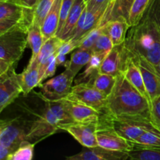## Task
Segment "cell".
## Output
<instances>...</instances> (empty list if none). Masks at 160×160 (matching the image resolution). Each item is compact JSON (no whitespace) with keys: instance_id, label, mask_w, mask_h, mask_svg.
I'll list each match as a JSON object with an SVG mask.
<instances>
[{"instance_id":"cell-41","label":"cell","mask_w":160,"mask_h":160,"mask_svg":"<svg viewBox=\"0 0 160 160\" xmlns=\"http://www.w3.org/2000/svg\"><path fill=\"white\" fill-rule=\"evenodd\" d=\"M12 67H14V66L0 58V77L6 74Z\"/></svg>"},{"instance_id":"cell-43","label":"cell","mask_w":160,"mask_h":160,"mask_svg":"<svg viewBox=\"0 0 160 160\" xmlns=\"http://www.w3.org/2000/svg\"><path fill=\"white\" fill-rule=\"evenodd\" d=\"M38 1V0H17V2H18L20 4L26 7L27 9H32V10L34 6H35Z\"/></svg>"},{"instance_id":"cell-47","label":"cell","mask_w":160,"mask_h":160,"mask_svg":"<svg viewBox=\"0 0 160 160\" xmlns=\"http://www.w3.org/2000/svg\"><path fill=\"white\" fill-rule=\"evenodd\" d=\"M84 1H85V2H87V1H88V0H84Z\"/></svg>"},{"instance_id":"cell-38","label":"cell","mask_w":160,"mask_h":160,"mask_svg":"<svg viewBox=\"0 0 160 160\" xmlns=\"http://www.w3.org/2000/svg\"><path fill=\"white\" fill-rule=\"evenodd\" d=\"M57 67L58 65L56 60V54H55L54 56H52L51 59H50L49 62H48V66H47L45 73H44L43 77H42V82H43L44 80L47 79V78H50V77H52L55 74Z\"/></svg>"},{"instance_id":"cell-23","label":"cell","mask_w":160,"mask_h":160,"mask_svg":"<svg viewBox=\"0 0 160 160\" xmlns=\"http://www.w3.org/2000/svg\"><path fill=\"white\" fill-rule=\"evenodd\" d=\"M85 8L86 2L84 0H74L73 6L69 12L68 17L66 20L65 24H64L62 31L57 35V37L60 38L64 41H67L70 38Z\"/></svg>"},{"instance_id":"cell-10","label":"cell","mask_w":160,"mask_h":160,"mask_svg":"<svg viewBox=\"0 0 160 160\" xmlns=\"http://www.w3.org/2000/svg\"><path fill=\"white\" fill-rule=\"evenodd\" d=\"M98 122L92 123H64L59 126L60 131L69 133L81 145L87 148L98 146L96 138V129Z\"/></svg>"},{"instance_id":"cell-32","label":"cell","mask_w":160,"mask_h":160,"mask_svg":"<svg viewBox=\"0 0 160 160\" xmlns=\"http://www.w3.org/2000/svg\"><path fill=\"white\" fill-rule=\"evenodd\" d=\"M133 142L147 148H160V130L147 131Z\"/></svg>"},{"instance_id":"cell-37","label":"cell","mask_w":160,"mask_h":160,"mask_svg":"<svg viewBox=\"0 0 160 160\" xmlns=\"http://www.w3.org/2000/svg\"><path fill=\"white\" fill-rule=\"evenodd\" d=\"M150 5L151 6L148 7L146 14L157 23L160 28V0H153Z\"/></svg>"},{"instance_id":"cell-22","label":"cell","mask_w":160,"mask_h":160,"mask_svg":"<svg viewBox=\"0 0 160 160\" xmlns=\"http://www.w3.org/2000/svg\"><path fill=\"white\" fill-rule=\"evenodd\" d=\"M104 28L115 46L121 45L124 42L131 25L129 24L127 19L123 17H118L106 22Z\"/></svg>"},{"instance_id":"cell-31","label":"cell","mask_w":160,"mask_h":160,"mask_svg":"<svg viewBox=\"0 0 160 160\" xmlns=\"http://www.w3.org/2000/svg\"><path fill=\"white\" fill-rule=\"evenodd\" d=\"M54 2L55 0H38L33 9L31 22L38 23L41 26Z\"/></svg>"},{"instance_id":"cell-15","label":"cell","mask_w":160,"mask_h":160,"mask_svg":"<svg viewBox=\"0 0 160 160\" xmlns=\"http://www.w3.org/2000/svg\"><path fill=\"white\" fill-rule=\"evenodd\" d=\"M133 58L140 69L147 92L152 102L153 98L160 95V75L155 67L145 59L140 57Z\"/></svg>"},{"instance_id":"cell-29","label":"cell","mask_w":160,"mask_h":160,"mask_svg":"<svg viewBox=\"0 0 160 160\" xmlns=\"http://www.w3.org/2000/svg\"><path fill=\"white\" fill-rule=\"evenodd\" d=\"M116 80L117 76L98 73L94 79L89 83H92L95 88L108 96L115 85Z\"/></svg>"},{"instance_id":"cell-33","label":"cell","mask_w":160,"mask_h":160,"mask_svg":"<svg viewBox=\"0 0 160 160\" xmlns=\"http://www.w3.org/2000/svg\"><path fill=\"white\" fill-rule=\"evenodd\" d=\"M105 24V23H104ZM112 40L107 32L105 30L103 26V30L101 34L96 39L95 42L94 43L93 46L92 47V51L94 53H108L113 47Z\"/></svg>"},{"instance_id":"cell-28","label":"cell","mask_w":160,"mask_h":160,"mask_svg":"<svg viewBox=\"0 0 160 160\" xmlns=\"http://www.w3.org/2000/svg\"><path fill=\"white\" fill-rule=\"evenodd\" d=\"M152 0H134L130 10L128 23L131 26L138 24L143 18Z\"/></svg>"},{"instance_id":"cell-25","label":"cell","mask_w":160,"mask_h":160,"mask_svg":"<svg viewBox=\"0 0 160 160\" xmlns=\"http://www.w3.org/2000/svg\"><path fill=\"white\" fill-rule=\"evenodd\" d=\"M134 1V0H111L102 21L106 23L118 17H123L128 20L130 10Z\"/></svg>"},{"instance_id":"cell-6","label":"cell","mask_w":160,"mask_h":160,"mask_svg":"<svg viewBox=\"0 0 160 160\" xmlns=\"http://www.w3.org/2000/svg\"><path fill=\"white\" fill-rule=\"evenodd\" d=\"M96 138L98 146L106 149L128 152L134 148L133 142L119 134L102 113L97 124Z\"/></svg>"},{"instance_id":"cell-46","label":"cell","mask_w":160,"mask_h":160,"mask_svg":"<svg viewBox=\"0 0 160 160\" xmlns=\"http://www.w3.org/2000/svg\"><path fill=\"white\" fill-rule=\"evenodd\" d=\"M3 121H4V120H0V129H1V127L2 125Z\"/></svg>"},{"instance_id":"cell-19","label":"cell","mask_w":160,"mask_h":160,"mask_svg":"<svg viewBox=\"0 0 160 160\" xmlns=\"http://www.w3.org/2000/svg\"><path fill=\"white\" fill-rule=\"evenodd\" d=\"M19 82L23 95L29 94L41 84L37 59H30L29 63L21 73L18 74Z\"/></svg>"},{"instance_id":"cell-18","label":"cell","mask_w":160,"mask_h":160,"mask_svg":"<svg viewBox=\"0 0 160 160\" xmlns=\"http://www.w3.org/2000/svg\"><path fill=\"white\" fill-rule=\"evenodd\" d=\"M122 73L124 75L125 78H127L128 81L143 95L144 97L147 98L149 101L150 104H151V101H150V98L148 96V94L147 92L146 88L145 86V83H144L143 78H142V73L139 69L138 66L136 63L135 60L134 58L131 56H130L128 53V56L125 60L124 66L122 70Z\"/></svg>"},{"instance_id":"cell-21","label":"cell","mask_w":160,"mask_h":160,"mask_svg":"<svg viewBox=\"0 0 160 160\" xmlns=\"http://www.w3.org/2000/svg\"><path fill=\"white\" fill-rule=\"evenodd\" d=\"M62 1V0H55L52 6L41 24V30L43 35L44 42L50 38L56 35L58 27H59V13H60Z\"/></svg>"},{"instance_id":"cell-48","label":"cell","mask_w":160,"mask_h":160,"mask_svg":"<svg viewBox=\"0 0 160 160\" xmlns=\"http://www.w3.org/2000/svg\"><path fill=\"white\" fill-rule=\"evenodd\" d=\"M14 1H17V0H14Z\"/></svg>"},{"instance_id":"cell-49","label":"cell","mask_w":160,"mask_h":160,"mask_svg":"<svg viewBox=\"0 0 160 160\" xmlns=\"http://www.w3.org/2000/svg\"><path fill=\"white\" fill-rule=\"evenodd\" d=\"M0 1H1V0H0Z\"/></svg>"},{"instance_id":"cell-16","label":"cell","mask_w":160,"mask_h":160,"mask_svg":"<svg viewBox=\"0 0 160 160\" xmlns=\"http://www.w3.org/2000/svg\"><path fill=\"white\" fill-rule=\"evenodd\" d=\"M67 109L73 119L77 123H92L99 120L102 112L88 106L63 98Z\"/></svg>"},{"instance_id":"cell-5","label":"cell","mask_w":160,"mask_h":160,"mask_svg":"<svg viewBox=\"0 0 160 160\" xmlns=\"http://www.w3.org/2000/svg\"><path fill=\"white\" fill-rule=\"evenodd\" d=\"M102 115L109 120L112 128L119 134L132 142L147 131L160 130L159 127L156 126L152 120L149 119L112 117L104 113H102Z\"/></svg>"},{"instance_id":"cell-13","label":"cell","mask_w":160,"mask_h":160,"mask_svg":"<svg viewBox=\"0 0 160 160\" xmlns=\"http://www.w3.org/2000/svg\"><path fill=\"white\" fill-rule=\"evenodd\" d=\"M127 56L128 52L123 46V43L115 45L103 59L98 68V73L117 76L122 73Z\"/></svg>"},{"instance_id":"cell-26","label":"cell","mask_w":160,"mask_h":160,"mask_svg":"<svg viewBox=\"0 0 160 160\" xmlns=\"http://www.w3.org/2000/svg\"><path fill=\"white\" fill-rule=\"evenodd\" d=\"M43 44L44 39L41 26L38 23L31 22L28 32V45L32 52L31 59H37Z\"/></svg>"},{"instance_id":"cell-45","label":"cell","mask_w":160,"mask_h":160,"mask_svg":"<svg viewBox=\"0 0 160 160\" xmlns=\"http://www.w3.org/2000/svg\"><path fill=\"white\" fill-rule=\"evenodd\" d=\"M155 69H156V71H157V73L160 75V60H159V63L157 64V66H156V67H155Z\"/></svg>"},{"instance_id":"cell-3","label":"cell","mask_w":160,"mask_h":160,"mask_svg":"<svg viewBox=\"0 0 160 160\" xmlns=\"http://www.w3.org/2000/svg\"><path fill=\"white\" fill-rule=\"evenodd\" d=\"M45 103L42 114L35 120L31 121L27 140L32 143H38L60 131L61 124L73 122L63 99L45 102Z\"/></svg>"},{"instance_id":"cell-34","label":"cell","mask_w":160,"mask_h":160,"mask_svg":"<svg viewBox=\"0 0 160 160\" xmlns=\"http://www.w3.org/2000/svg\"><path fill=\"white\" fill-rule=\"evenodd\" d=\"M104 23H102V22L98 27H96L95 29L91 31L90 32H89L88 34H86L82 39L77 41V42H78V44H79L78 48H82V49H91L92 47L93 46L94 43L95 42V41H96V39L98 38L99 34H101L102 31Z\"/></svg>"},{"instance_id":"cell-24","label":"cell","mask_w":160,"mask_h":160,"mask_svg":"<svg viewBox=\"0 0 160 160\" xmlns=\"http://www.w3.org/2000/svg\"><path fill=\"white\" fill-rule=\"evenodd\" d=\"M92 49H82L78 48L72 52L70 59L64 63L65 70H69L74 77L78 75L80 70L86 67L92 56Z\"/></svg>"},{"instance_id":"cell-4","label":"cell","mask_w":160,"mask_h":160,"mask_svg":"<svg viewBox=\"0 0 160 160\" xmlns=\"http://www.w3.org/2000/svg\"><path fill=\"white\" fill-rule=\"evenodd\" d=\"M30 23L23 21L0 35V58L12 66L20 60L28 46Z\"/></svg>"},{"instance_id":"cell-9","label":"cell","mask_w":160,"mask_h":160,"mask_svg":"<svg viewBox=\"0 0 160 160\" xmlns=\"http://www.w3.org/2000/svg\"><path fill=\"white\" fill-rule=\"evenodd\" d=\"M107 96L95 88L92 83L83 82L75 84L66 99L88 106L102 112L106 109Z\"/></svg>"},{"instance_id":"cell-7","label":"cell","mask_w":160,"mask_h":160,"mask_svg":"<svg viewBox=\"0 0 160 160\" xmlns=\"http://www.w3.org/2000/svg\"><path fill=\"white\" fill-rule=\"evenodd\" d=\"M31 124V122L20 117L4 120L0 129V144L14 152L22 142L27 140Z\"/></svg>"},{"instance_id":"cell-17","label":"cell","mask_w":160,"mask_h":160,"mask_svg":"<svg viewBox=\"0 0 160 160\" xmlns=\"http://www.w3.org/2000/svg\"><path fill=\"white\" fill-rule=\"evenodd\" d=\"M32 9H27L14 0L0 1V20H15L31 22Z\"/></svg>"},{"instance_id":"cell-1","label":"cell","mask_w":160,"mask_h":160,"mask_svg":"<svg viewBox=\"0 0 160 160\" xmlns=\"http://www.w3.org/2000/svg\"><path fill=\"white\" fill-rule=\"evenodd\" d=\"M102 113L112 117L152 120L149 101L127 80L122 73L117 76L115 85L106 98V109Z\"/></svg>"},{"instance_id":"cell-42","label":"cell","mask_w":160,"mask_h":160,"mask_svg":"<svg viewBox=\"0 0 160 160\" xmlns=\"http://www.w3.org/2000/svg\"><path fill=\"white\" fill-rule=\"evenodd\" d=\"M13 152V150L0 144V159H7L9 155Z\"/></svg>"},{"instance_id":"cell-27","label":"cell","mask_w":160,"mask_h":160,"mask_svg":"<svg viewBox=\"0 0 160 160\" xmlns=\"http://www.w3.org/2000/svg\"><path fill=\"white\" fill-rule=\"evenodd\" d=\"M134 144L132 150L128 152L129 159L134 160H160V148H147Z\"/></svg>"},{"instance_id":"cell-20","label":"cell","mask_w":160,"mask_h":160,"mask_svg":"<svg viewBox=\"0 0 160 160\" xmlns=\"http://www.w3.org/2000/svg\"><path fill=\"white\" fill-rule=\"evenodd\" d=\"M63 42L64 40L56 35L54 37L50 38L44 42L37 57L41 84L42 83V77L45 73L46 67L49 62L50 59H51L52 56L56 54L58 48L60 47V45H62Z\"/></svg>"},{"instance_id":"cell-40","label":"cell","mask_w":160,"mask_h":160,"mask_svg":"<svg viewBox=\"0 0 160 160\" xmlns=\"http://www.w3.org/2000/svg\"><path fill=\"white\" fill-rule=\"evenodd\" d=\"M111 0H88L86 2V9L88 10H96L102 5L107 4Z\"/></svg>"},{"instance_id":"cell-12","label":"cell","mask_w":160,"mask_h":160,"mask_svg":"<svg viewBox=\"0 0 160 160\" xmlns=\"http://www.w3.org/2000/svg\"><path fill=\"white\" fill-rule=\"evenodd\" d=\"M22 93L18 73L12 67L6 74L0 77V114Z\"/></svg>"},{"instance_id":"cell-30","label":"cell","mask_w":160,"mask_h":160,"mask_svg":"<svg viewBox=\"0 0 160 160\" xmlns=\"http://www.w3.org/2000/svg\"><path fill=\"white\" fill-rule=\"evenodd\" d=\"M34 145L35 144L29 141H24L13 152L9 155L6 160H31L34 156Z\"/></svg>"},{"instance_id":"cell-39","label":"cell","mask_w":160,"mask_h":160,"mask_svg":"<svg viewBox=\"0 0 160 160\" xmlns=\"http://www.w3.org/2000/svg\"><path fill=\"white\" fill-rule=\"evenodd\" d=\"M27 20H0V35L6 32L13 27L17 26L20 23ZM29 22V21H28ZM31 23V22H29Z\"/></svg>"},{"instance_id":"cell-44","label":"cell","mask_w":160,"mask_h":160,"mask_svg":"<svg viewBox=\"0 0 160 160\" xmlns=\"http://www.w3.org/2000/svg\"><path fill=\"white\" fill-rule=\"evenodd\" d=\"M56 60L57 62V65H64L67 60H66V55L56 54Z\"/></svg>"},{"instance_id":"cell-2","label":"cell","mask_w":160,"mask_h":160,"mask_svg":"<svg viewBox=\"0 0 160 160\" xmlns=\"http://www.w3.org/2000/svg\"><path fill=\"white\" fill-rule=\"evenodd\" d=\"M123 46L130 56L142 58L156 67L160 60V28L145 13L138 24L130 28Z\"/></svg>"},{"instance_id":"cell-35","label":"cell","mask_w":160,"mask_h":160,"mask_svg":"<svg viewBox=\"0 0 160 160\" xmlns=\"http://www.w3.org/2000/svg\"><path fill=\"white\" fill-rule=\"evenodd\" d=\"M74 0H62V4L60 7V13H59V27H58V31L56 33V36L60 33L63 28L64 24L66 23L67 17H68L69 12H70V9H71Z\"/></svg>"},{"instance_id":"cell-36","label":"cell","mask_w":160,"mask_h":160,"mask_svg":"<svg viewBox=\"0 0 160 160\" xmlns=\"http://www.w3.org/2000/svg\"><path fill=\"white\" fill-rule=\"evenodd\" d=\"M151 117L153 123L160 128V95L152 100Z\"/></svg>"},{"instance_id":"cell-14","label":"cell","mask_w":160,"mask_h":160,"mask_svg":"<svg viewBox=\"0 0 160 160\" xmlns=\"http://www.w3.org/2000/svg\"><path fill=\"white\" fill-rule=\"evenodd\" d=\"M67 160H126L129 159L128 152L112 151L100 146L87 148L74 156H67Z\"/></svg>"},{"instance_id":"cell-8","label":"cell","mask_w":160,"mask_h":160,"mask_svg":"<svg viewBox=\"0 0 160 160\" xmlns=\"http://www.w3.org/2000/svg\"><path fill=\"white\" fill-rule=\"evenodd\" d=\"M75 77L69 70L42 82L39 85L41 91L38 95L45 102L59 101L65 98L72 88Z\"/></svg>"},{"instance_id":"cell-11","label":"cell","mask_w":160,"mask_h":160,"mask_svg":"<svg viewBox=\"0 0 160 160\" xmlns=\"http://www.w3.org/2000/svg\"><path fill=\"white\" fill-rule=\"evenodd\" d=\"M109 3L102 5L96 10H88L85 8L68 40H81L91 31L98 27L102 21Z\"/></svg>"}]
</instances>
